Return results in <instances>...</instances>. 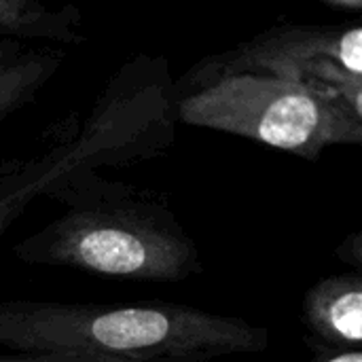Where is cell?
Here are the masks:
<instances>
[{"instance_id": "obj_9", "label": "cell", "mask_w": 362, "mask_h": 362, "mask_svg": "<svg viewBox=\"0 0 362 362\" xmlns=\"http://www.w3.org/2000/svg\"><path fill=\"white\" fill-rule=\"evenodd\" d=\"M0 362H117L100 361L76 354H23V352H0Z\"/></svg>"}, {"instance_id": "obj_5", "label": "cell", "mask_w": 362, "mask_h": 362, "mask_svg": "<svg viewBox=\"0 0 362 362\" xmlns=\"http://www.w3.org/2000/svg\"><path fill=\"white\" fill-rule=\"evenodd\" d=\"M263 74L322 83L362 106V25L284 23L195 62L174 81V93L229 74Z\"/></svg>"}, {"instance_id": "obj_7", "label": "cell", "mask_w": 362, "mask_h": 362, "mask_svg": "<svg viewBox=\"0 0 362 362\" xmlns=\"http://www.w3.org/2000/svg\"><path fill=\"white\" fill-rule=\"evenodd\" d=\"M68 59V49L0 40V125L28 108Z\"/></svg>"}, {"instance_id": "obj_1", "label": "cell", "mask_w": 362, "mask_h": 362, "mask_svg": "<svg viewBox=\"0 0 362 362\" xmlns=\"http://www.w3.org/2000/svg\"><path fill=\"white\" fill-rule=\"evenodd\" d=\"M269 331L244 318L168 301H0V352L117 362H212L261 354Z\"/></svg>"}, {"instance_id": "obj_2", "label": "cell", "mask_w": 362, "mask_h": 362, "mask_svg": "<svg viewBox=\"0 0 362 362\" xmlns=\"http://www.w3.org/2000/svg\"><path fill=\"white\" fill-rule=\"evenodd\" d=\"M47 199L62 214L11 248L25 265L132 282H182L204 272L195 238L153 191L85 170Z\"/></svg>"}, {"instance_id": "obj_10", "label": "cell", "mask_w": 362, "mask_h": 362, "mask_svg": "<svg viewBox=\"0 0 362 362\" xmlns=\"http://www.w3.org/2000/svg\"><path fill=\"white\" fill-rule=\"evenodd\" d=\"M337 259L344 261L346 265H350V272H358L362 269V233L354 231L348 238H344V242L337 246L335 250Z\"/></svg>"}, {"instance_id": "obj_6", "label": "cell", "mask_w": 362, "mask_h": 362, "mask_svg": "<svg viewBox=\"0 0 362 362\" xmlns=\"http://www.w3.org/2000/svg\"><path fill=\"white\" fill-rule=\"evenodd\" d=\"M303 325L318 354L361 350L362 274H333L312 284L303 297Z\"/></svg>"}, {"instance_id": "obj_8", "label": "cell", "mask_w": 362, "mask_h": 362, "mask_svg": "<svg viewBox=\"0 0 362 362\" xmlns=\"http://www.w3.org/2000/svg\"><path fill=\"white\" fill-rule=\"evenodd\" d=\"M83 13L74 4L49 6L38 0H0V40L55 47L83 42Z\"/></svg>"}, {"instance_id": "obj_11", "label": "cell", "mask_w": 362, "mask_h": 362, "mask_svg": "<svg viewBox=\"0 0 362 362\" xmlns=\"http://www.w3.org/2000/svg\"><path fill=\"white\" fill-rule=\"evenodd\" d=\"M310 362H362V350H346V352H327L318 354Z\"/></svg>"}, {"instance_id": "obj_4", "label": "cell", "mask_w": 362, "mask_h": 362, "mask_svg": "<svg viewBox=\"0 0 362 362\" xmlns=\"http://www.w3.org/2000/svg\"><path fill=\"white\" fill-rule=\"evenodd\" d=\"M174 95L178 123L255 140L305 161L331 146L362 142V106L322 83L242 72Z\"/></svg>"}, {"instance_id": "obj_12", "label": "cell", "mask_w": 362, "mask_h": 362, "mask_svg": "<svg viewBox=\"0 0 362 362\" xmlns=\"http://www.w3.org/2000/svg\"><path fill=\"white\" fill-rule=\"evenodd\" d=\"M322 4L329 8L341 11V13H352L354 17H358L362 11L361 0H322Z\"/></svg>"}, {"instance_id": "obj_3", "label": "cell", "mask_w": 362, "mask_h": 362, "mask_svg": "<svg viewBox=\"0 0 362 362\" xmlns=\"http://www.w3.org/2000/svg\"><path fill=\"white\" fill-rule=\"evenodd\" d=\"M176 95L168 62L136 53L98 93L85 119H68L66 132L45 151L0 165V240L28 210L76 172L129 168L163 155L176 140Z\"/></svg>"}]
</instances>
